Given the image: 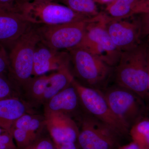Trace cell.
I'll return each instance as SVG.
<instances>
[{
    "mask_svg": "<svg viewBox=\"0 0 149 149\" xmlns=\"http://www.w3.org/2000/svg\"><path fill=\"white\" fill-rule=\"evenodd\" d=\"M147 49V44L142 42L122 52L115 70L117 85L135 93L144 101L149 100Z\"/></svg>",
    "mask_w": 149,
    "mask_h": 149,
    "instance_id": "6da1fadb",
    "label": "cell"
},
{
    "mask_svg": "<svg viewBox=\"0 0 149 149\" xmlns=\"http://www.w3.org/2000/svg\"><path fill=\"white\" fill-rule=\"evenodd\" d=\"M40 41L36 26L32 24L10 47V73L13 80L24 88L33 76L35 49Z\"/></svg>",
    "mask_w": 149,
    "mask_h": 149,
    "instance_id": "7a4b0ae2",
    "label": "cell"
},
{
    "mask_svg": "<svg viewBox=\"0 0 149 149\" xmlns=\"http://www.w3.org/2000/svg\"><path fill=\"white\" fill-rule=\"evenodd\" d=\"M14 4L24 18L33 24L58 25L92 18L76 13L56 2H33Z\"/></svg>",
    "mask_w": 149,
    "mask_h": 149,
    "instance_id": "3957f363",
    "label": "cell"
},
{
    "mask_svg": "<svg viewBox=\"0 0 149 149\" xmlns=\"http://www.w3.org/2000/svg\"><path fill=\"white\" fill-rule=\"evenodd\" d=\"M74 72L82 85L102 91L105 87L112 67L83 47L67 51Z\"/></svg>",
    "mask_w": 149,
    "mask_h": 149,
    "instance_id": "277c9868",
    "label": "cell"
},
{
    "mask_svg": "<svg viewBox=\"0 0 149 149\" xmlns=\"http://www.w3.org/2000/svg\"><path fill=\"white\" fill-rule=\"evenodd\" d=\"M72 84L86 112L105 123L120 137L129 134L130 129L111 111L102 91L82 85L74 78Z\"/></svg>",
    "mask_w": 149,
    "mask_h": 149,
    "instance_id": "5b68a950",
    "label": "cell"
},
{
    "mask_svg": "<svg viewBox=\"0 0 149 149\" xmlns=\"http://www.w3.org/2000/svg\"><path fill=\"white\" fill-rule=\"evenodd\" d=\"M80 46L112 68L118 63L122 52L114 45L107 31L103 12L88 23Z\"/></svg>",
    "mask_w": 149,
    "mask_h": 149,
    "instance_id": "8992f818",
    "label": "cell"
},
{
    "mask_svg": "<svg viewBox=\"0 0 149 149\" xmlns=\"http://www.w3.org/2000/svg\"><path fill=\"white\" fill-rule=\"evenodd\" d=\"M94 17L58 25H35L41 42L57 50L67 51L81 45L87 25Z\"/></svg>",
    "mask_w": 149,
    "mask_h": 149,
    "instance_id": "52a82bcc",
    "label": "cell"
},
{
    "mask_svg": "<svg viewBox=\"0 0 149 149\" xmlns=\"http://www.w3.org/2000/svg\"><path fill=\"white\" fill-rule=\"evenodd\" d=\"M102 92L111 111L129 129L143 118L144 100L135 93L117 85Z\"/></svg>",
    "mask_w": 149,
    "mask_h": 149,
    "instance_id": "ba28073f",
    "label": "cell"
},
{
    "mask_svg": "<svg viewBox=\"0 0 149 149\" xmlns=\"http://www.w3.org/2000/svg\"><path fill=\"white\" fill-rule=\"evenodd\" d=\"M74 76L69 65L54 73L35 77L24 87L27 95L36 104H44L72 84Z\"/></svg>",
    "mask_w": 149,
    "mask_h": 149,
    "instance_id": "9c48e42d",
    "label": "cell"
},
{
    "mask_svg": "<svg viewBox=\"0 0 149 149\" xmlns=\"http://www.w3.org/2000/svg\"><path fill=\"white\" fill-rule=\"evenodd\" d=\"M77 141L80 149H114L120 138L105 123L87 112L81 117Z\"/></svg>",
    "mask_w": 149,
    "mask_h": 149,
    "instance_id": "30bf717a",
    "label": "cell"
},
{
    "mask_svg": "<svg viewBox=\"0 0 149 149\" xmlns=\"http://www.w3.org/2000/svg\"><path fill=\"white\" fill-rule=\"evenodd\" d=\"M133 16L113 19L105 15L107 31L114 45L121 52L136 47L142 43L140 19Z\"/></svg>",
    "mask_w": 149,
    "mask_h": 149,
    "instance_id": "8fae6325",
    "label": "cell"
},
{
    "mask_svg": "<svg viewBox=\"0 0 149 149\" xmlns=\"http://www.w3.org/2000/svg\"><path fill=\"white\" fill-rule=\"evenodd\" d=\"M32 24L14 5L0 6V45L10 47Z\"/></svg>",
    "mask_w": 149,
    "mask_h": 149,
    "instance_id": "7c38bea8",
    "label": "cell"
},
{
    "mask_svg": "<svg viewBox=\"0 0 149 149\" xmlns=\"http://www.w3.org/2000/svg\"><path fill=\"white\" fill-rule=\"evenodd\" d=\"M45 125L55 146L77 141L79 128L70 116L61 112L45 110Z\"/></svg>",
    "mask_w": 149,
    "mask_h": 149,
    "instance_id": "4fadbf2b",
    "label": "cell"
},
{
    "mask_svg": "<svg viewBox=\"0 0 149 149\" xmlns=\"http://www.w3.org/2000/svg\"><path fill=\"white\" fill-rule=\"evenodd\" d=\"M70 56L66 51H58L50 47L40 41L35 47L34 57L33 76L57 71L69 65Z\"/></svg>",
    "mask_w": 149,
    "mask_h": 149,
    "instance_id": "5bb4252c",
    "label": "cell"
},
{
    "mask_svg": "<svg viewBox=\"0 0 149 149\" xmlns=\"http://www.w3.org/2000/svg\"><path fill=\"white\" fill-rule=\"evenodd\" d=\"M28 110L26 103L17 98L0 100V128L11 133L14 123L22 116L28 113Z\"/></svg>",
    "mask_w": 149,
    "mask_h": 149,
    "instance_id": "9a60e30c",
    "label": "cell"
},
{
    "mask_svg": "<svg viewBox=\"0 0 149 149\" xmlns=\"http://www.w3.org/2000/svg\"><path fill=\"white\" fill-rule=\"evenodd\" d=\"M79 103L80 100L77 91L71 84L45 104V110L59 112L69 115L76 110Z\"/></svg>",
    "mask_w": 149,
    "mask_h": 149,
    "instance_id": "2e32d148",
    "label": "cell"
},
{
    "mask_svg": "<svg viewBox=\"0 0 149 149\" xmlns=\"http://www.w3.org/2000/svg\"><path fill=\"white\" fill-rule=\"evenodd\" d=\"M139 0H113L106 6L103 13L111 18L120 19L133 16V9Z\"/></svg>",
    "mask_w": 149,
    "mask_h": 149,
    "instance_id": "e0dca14e",
    "label": "cell"
},
{
    "mask_svg": "<svg viewBox=\"0 0 149 149\" xmlns=\"http://www.w3.org/2000/svg\"><path fill=\"white\" fill-rule=\"evenodd\" d=\"M55 2L62 4L76 13L90 18L95 17L101 13L94 0H57Z\"/></svg>",
    "mask_w": 149,
    "mask_h": 149,
    "instance_id": "ac0fdd59",
    "label": "cell"
},
{
    "mask_svg": "<svg viewBox=\"0 0 149 149\" xmlns=\"http://www.w3.org/2000/svg\"><path fill=\"white\" fill-rule=\"evenodd\" d=\"M129 134L133 141L144 149H148L149 119L143 118L130 128Z\"/></svg>",
    "mask_w": 149,
    "mask_h": 149,
    "instance_id": "d6986e66",
    "label": "cell"
},
{
    "mask_svg": "<svg viewBox=\"0 0 149 149\" xmlns=\"http://www.w3.org/2000/svg\"><path fill=\"white\" fill-rule=\"evenodd\" d=\"M11 133L16 142L17 149H24L37 139V134L24 129L13 128Z\"/></svg>",
    "mask_w": 149,
    "mask_h": 149,
    "instance_id": "ffe728a7",
    "label": "cell"
},
{
    "mask_svg": "<svg viewBox=\"0 0 149 149\" xmlns=\"http://www.w3.org/2000/svg\"><path fill=\"white\" fill-rule=\"evenodd\" d=\"M52 141L47 138L37 139L32 143L23 149H54Z\"/></svg>",
    "mask_w": 149,
    "mask_h": 149,
    "instance_id": "44dd1931",
    "label": "cell"
},
{
    "mask_svg": "<svg viewBox=\"0 0 149 149\" xmlns=\"http://www.w3.org/2000/svg\"><path fill=\"white\" fill-rule=\"evenodd\" d=\"M11 133L6 131L0 135V149H17Z\"/></svg>",
    "mask_w": 149,
    "mask_h": 149,
    "instance_id": "7402d4cb",
    "label": "cell"
},
{
    "mask_svg": "<svg viewBox=\"0 0 149 149\" xmlns=\"http://www.w3.org/2000/svg\"><path fill=\"white\" fill-rule=\"evenodd\" d=\"M10 83L3 75H0V100L12 97Z\"/></svg>",
    "mask_w": 149,
    "mask_h": 149,
    "instance_id": "603a6c76",
    "label": "cell"
},
{
    "mask_svg": "<svg viewBox=\"0 0 149 149\" xmlns=\"http://www.w3.org/2000/svg\"><path fill=\"white\" fill-rule=\"evenodd\" d=\"M10 62L8 55L4 46L0 45V75H3L9 69Z\"/></svg>",
    "mask_w": 149,
    "mask_h": 149,
    "instance_id": "cb8c5ba5",
    "label": "cell"
},
{
    "mask_svg": "<svg viewBox=\"0 0 149 149\" xmlns=\"http://www.w3.org/2000/svg\"><path fill=\"white\" fill-rule=\"evenodd\" d=\"M34 116V115L29 114V113L23 114L15 122L12 129L18 128L27 130Z\"/></svg>",
    "mask_w": 149,
    "mask_h": 149,
    "instance_id": "d4e9b609",
    "label": "cell"
},
{
    "mask_svg": "<svg viewBox=\"0 0 149 149\" xmlns=\"http://www.w3.org/2000/svg\"><path fill=\"white\" fill-rule=\"evenodd\" d=\"M141 24V38L149 35V13L138 15Z\"/></svg>",
    "mask_w": 149,
    "mask_h": 149,
    "instance_id": "484cf974",
    "label": "cell"
},
{
    "mask_svg": "<svg viewBox=\"0 0 149 149\" xmlns=\"http://www.w3.org/2000/svg\"><path fill=\"white\" fill-rule=\"evenodd\" d=\"M149 13V0H139L133 9V15Z\"/></svg>",
    "mask_w": 149,
    "mask_h": 149,
    "instance_id": "4316f807",
    "label": "cell"
},
{
    "mask_svg": "<svg viewBox=\"0 0 149 149\" xmlns=\"http://www.w3.org/2000/svg\"><path fill=\"white\" fill-rule=\"evenodd\" d=\"M121 148L122 149H144L140 145L134 141Z\"/></svg>",
    "mask_w": 149,
    "mask_h": 149,
    "instance_id": "83f0119b",
    "label": "cell"
},
{
    "mask_svg": "<svg viewBox=\"0 0 149 149\" xmlns=\"http://www.w3.org/2000/svg\"><path fill=\"white\" fill-rule=\"evenodd\" d=\"M57 0H16L15 4H19L23 3L40 1H56Z\"/></svg>",
    "mask_w": 149,
    "mask_h": 149,
    "instance_id": "f1b7e54d",
    "label": "cell"
},
{
    "mask_svg": "<svg viewBox=\"0 0 149 149\" xmlns=\"http://www.w3.org/2000/svg\"><path fill=\"white\" fill-rule=\"evenodd\" d=\"M147 63H148V94L149 99V43L147 44Z\"/></svg>",
    "mask_w": 149,
    "mask_h": 149,
    "instance_id": "f546056e",
    "label": "cell"
},
{
    "mask_svg": "<svg viewBox=\"0 0 149 149\" xmlns=\"http://www.w3.org/2000/svg\"><path fill=\"white\" fill-rule=\"evenodd\" d=\"M16 0H0V6L13 5Z\"/></svg>",
    "mask_w": 149,
    "mask_h": 149,
    "instance_id": "4dcf8cb0",
    "label": "cell"
},
{
    "mask_svg": "<svg viewBox=\"0 0 149 149\" xmlns=\"http://www.w3.org/2000/svg\"><path fill=\"white\" fill-rule=\"evenodd\" d=\"M95 2L97 3L100 4L102 5H106L111 2L113 0H94Z\"/></svg>",
    "mask_w": 149,
    "mask_h": 149,
    "instance_id": "1f68e13d",
    "label": "cell"
},
{
    "mask_svg": "<svg viewBox=\"0 0 149 149\" xmlns=\"http://www.w3.org/2000/svg\"><path fill=\"white\" fill-rule=\"evenodd\" d=\"M6 130H4V129H3L2 128H0V135L1 134H2L3 133H4L5 132H6Z\"/></svg>",
    "mask_w": 149,
    "mask_h": 149,
    "instance_id": "d6a6232c",
    "label": "cell"
},
{
    "mask_svg": "<svg viewBox=\"0 0 149 149\" xmlns=\"http://www.w3.org/2000/svg\"><path fill=\"white\" fill-rule=\"evenodd\" d=\"M54 149H61L60 148H58V147H55Z\"/></svg>",
    "mask_w": 149,
    "mask_h": 149,
    "instance_id": "836d02e7",
    "label": "cell"
},
{
    "mask_svg": "<svg viewBox=\"0 0 149 149\" xmlns=\"http://www.w3.org/2000/svg\"><path fill=\"white\" fill-rule=\"evenodd\" d=\"M147 37H148V42H149V35Z\"/></svg>",
    "mask_w": 149,
    "mask_h": 149,
    "instance_id": "e575fe53",
    "label": "cell"
},
{
    "mask_svg": "<svg viewBox=\"0 0 149 149\" xmlns=\"http://www.w3.org/2000/svg\"><path fill=\"white\" fill-rule=\"evenodd\" d=\"M122 149V148H119V149Z\"/></svg>",
    "mask_w": 149,
    "mask_h": 149,
    "instance_id": "d590c367",
    "label": "cell"
},
{
    "mask_svg": "<svg viewBox=\"0 0 149 149\" xmlns=\"http://www.w3.org/2000/svg\"><path fill=\"white\" fill-rule=\"evenodd\" d=\"M148 149H149V144Z\"/></svg>",
    "mask_w": 149,
    "mask_h": 149,
    "instance_id": "8d00e7d4",
    "label": "cell"
}]
</instances>
